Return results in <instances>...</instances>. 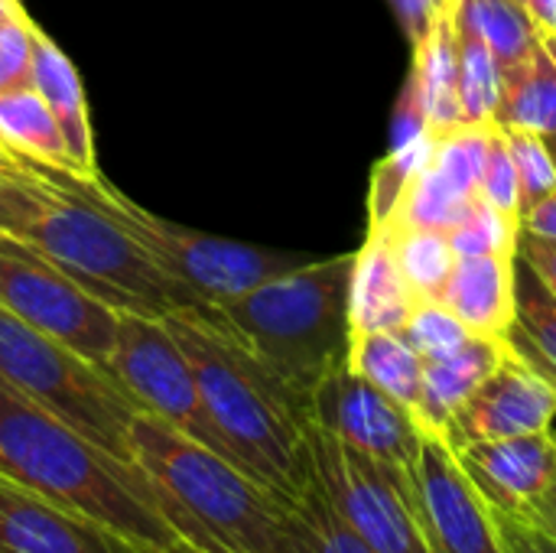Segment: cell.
<instances>
[{"label":"cell","instance_id":"1","mask_svg":"<svg viewBox=\"0 0 556 553\" xmlns=\"http://www.w3.org/2000/svg\"><path fill=\"white\" fill-rule=\"evenodd\" d=\"M182 345L208 420L228 453L251 479L280 499H293L313 476L309 401L267 368L215 313L179 310L166 316Z\"/></svg>","mask_w":556,"mask_h":553},{"label":"cell","instance_id":"2","mask_svg":"<svg viewBox=\"0 0 556 553\" xmlns=\"http://www.w3.org/2000/svg\"><path fill=\"white\" fill-rule=\"evenodd\" d=\"M0 476L98 525L137 553H166L182 544L156 512L140 469L117 463L7 378H0Z\"/></svg>","mask_w":556,"mask_h":553},{"label":"cell","instance_id":"3","mask_svg":"<svg viewBox=\"0 0 556 553\" xmlns=\"http://www.w3.org/2000/svg\"><path fill=\"white\" fill-rule=\"evenodd\" d=\"M130 453L182 544L199 553H280L283 499L238 463L153 414L134 417Z\"/></svg>","mask_w":556,"mask_h":553},{"label":"cell","instance_id":"4","mask_svg":"<svg viewBox=\"0 0 556 553\" xmlns=\"http://www.w3.org/2000/svg\"><path fill=\"white\" fill-rule=\"evenodd\" d=\"M352 267L355 254L309 261L215 306V313L267 368L309 401L329 372L349 365Z\"/></svg>","mask_w":556,"mask_h":553},{"label":"cell","instance_id":"5","mask_svg":"<svg viewBox=\"0 0 556 553\" xmlns=\"http://www.w3.org/2000/svg\"><path fill=\"white\" fill-rule=\"evenodd\" d=\"M46 173L55 192L20 241L33 244L81 290H88L117 313L166 319L179 310L208 306L182 284H176L156 264V257L111 215H104L75 189H68L55 169Z\"/></svg>","mask_w":556,"mask_h":553},{"label":"cell","instance_id":"6","mask_svg":"<svg viewBox=\"0 0 556 553\" xmlns=\"http://www.w3.org/2000/svg\"><path fill=\"white\" fill-rule=\"evenodd\" d=\"M0 378H7L33 404L78 430L85 440L134 466L130 424L140 407L114 385V378L62 345L59 339L26 326L0 306ZM137 469V466H134Z\"/></svg>","mask_w":556,"mask_h":553},{"label":"cell","instance_id":"7","mask_svg":"<svg viewBox=\"0 0 556 553\" xmlns=\"http://www.w3.org/2000/svg\"><path fill=\"white\" fill-rule=\"evenodd\" d=\"M59 176L65 179L68 189H75L94 209L111 215L127 235H134L176 284H182L192 297H199L208 306L238 300L248 290L316 261L309 254L244 244L235 238L202 235L186 225L166 222V218L147 212L143 205L130 202L104 176H94V179H81V176H68V173H59Z\"/></svg>","mask_w":556,"mask_h":553},{"label":"cell","instance_id":"8","mask_svg":"<svg viewBox=\"0 0 556 553\" xmlns=\"http://www.w3.org/2000/svg\"><path fill=\"white\" fill-rule=\"evenodd\" d=\"M306 443L319 489L368 548L378 553H433L414 495V473L371 460L313 424Z\"/></svg>","mask_w":556,"mask_h":553},{"label":"cell","instance_id":"9","mask_svg":"<svg viewBox=\"0 0 556 553\" xmlns=\"http://www.w3.org/2000/svg\"><path fill=\"white\" fill-rule=\"evenodd\" d=\"M101 368L140 407V414H153L179 433L228 456L202 404L195 372L166 319L117 313L114 349Z\"/></svg>","mask_w":556,"mask_h":553},{"label":"cell","instance_id":"10","mask_svg":"<svg viewBox=\"0 0 556 553\" xmlns=\"http://www.w3.org/2000/svg\"><path fill=\"white\" fill-rule=\"evenodd\" d=\"M0 306L94 365H104L114 349L117 310L13 235H0Z\"/></svg>","mask_w":556,"mask_h":553},{"label":"cell","instance_id":"11","mask_svg":"<svg viewBox=\"0 0 556 553\" xmlns=\"http://www.w3.org/2000/svg\"><path fill=\"white\" fill-rule=\"evenodd\" d=\"M309 424L404 473H414L424 443L414 414L349 365H339L316 385L309 394Z\"/></svg>","mask_w":556,"mask_h":553},{"label":"cell","instance_id":"12","mask_svg":"<svg viewBox=\"0 0 556 553\" xmlns=\"http://www.w3.org/2000/svg\"><path fill=\"white\" fill-rule=\"evenodd\" d=\"M414 495L433 553H508L492 505L469 482L443 437L424 433Z\"/></svg>","mask_w":556,"mask_h":553},{"label":"cell","instance_id":"13","mask_svg":"<svg viewBox=\"0 0 556 553\" xmlns=\"http://www.w3.org/2000/svg\"><path fill=\"white\" fill-rule=\"evenodd\" d=\"M556 424V381L528 365L521 355L508 352L505 362L476 388V394L459 407L446 430L453 450L505 440L525 433H544Z\"/></svg>","mask_w":556,"mask_h":553},{"label":"cell","instance_id":"14","mask_svg":"<svg viewBox=\"0 0 556 553\" xmlns=\"http://www.w3.org/2000/svg\"><path fill=\"white\" fill-rule=\"evenodd\" d=\"M456 460L495 512L525 521L554 476L556 437L554 430H544L505 440H482L459 447Z\"/></svg>","mask_w":556,"mask_h":553},{"label":"cell","instance_id":"15","mask_svg":"<svg viewBox=\"0 0 556 553\" xmlns=\"http://www.w3.org/2000/svg\"><path fill=\"white\" fill-rule=\"evenodd\" d=\"M0 553H137L98 525L0 476Z\"/></svg>","mask_w":556,"mask_h":553},{"label":"cell","instance_id":"16","mask_svg":"<svg viewBox=\"0 0 556 553\" xmlns=\"http://www.w3.org/2000/svg\"><path fill=\"white\" fill-rule=\"evenodd\" d=\"M508 352H511L508 339L472 336L466 345H459L450 355L424 359L420 394L414 404V420H417L420 433L446 440V430H450L453 417L459 414V407L505 362Z\"/></svg>","mask_w":556,"mask_h":553},{"label":"cell","instance_id":"17","mask_svg":"<svg viewBox=\"0 0 556 553\" xmlns=\"http://www.w3.org/2000/svg\"><path fill=\"white\" fill-rule=\"evenodd\" d=\"M420 300L407 287L397 264L391 231L384 225L368 228L365 244L355 251L349 319L352 332H401Z\"/></svg>","mask_w":556,"mask_h":553},{"label":"cell","instance_id":"18","mask_svg":"<svg viewBox=\"0 0 556 553\" xmlns=\"http://www.w3.org/2000/svg\"><path fill=\"white\" fill-rule=\"evenodd\" d=\"M515 257L508 254H476L456 257L453 274L440 303L456 313L472 336L508 339L515 326L518 303H515Z\"/></svg>","mask_w":556,"mask_h":553},{"label":"cell","instance_id":"19","mask_svg":"<svg viewBox=\"0 0 556 553\" xmlns=\"http://www.w3.org/2000/svg\"><path fill=\"white\" fill-rule=\"evenodd\" d=\"M29 85L39 91V98L46 101V108L52 111V117L62 127L68 160H72L68 176H81V179L101 176L98 156H94V130H91L85 85H81L78 68L72 65V59L62 52L59 42H52L46 36V29H39V36H36L33 81Z\"/></svg>","mask_w":556,"mask_h":553},{"label":"cell","instance_id":"20","mask_svg":"<svg viewBox=\"0 0 556 553\" xmlns=\"http://www.w3.org/2000/svg\"><path fill=\"white\" fill-rule=\"evenodd\" d=\"M401 98L417 108V114L437 137L463 127L456 88V7L446 10L414 46V65Z\"/></svg>","mask_w":556,"mask_h":553},{"label":"cell","instance_id":"21","mask_svg":"<svg viewBox=\"0 0 556 553\" xmlns=\"http://www.w3.org/2000/svg\"><path fill=\"white\" fill-rule=\"evenodd\" d=\"M492 124L544 140L556 137V59L544 39L531 59L502 72V98Z\"/></svg>","mask_w":556,"mask_h":553},{"label":"cell","instance_id":"22","mask_svg":"<svg viewBox=\"0 0 556 553\" xmlns=\"http://www.w3.org/2000/svg\"><path fill=\"white\" fill-rule=\"evenodd\" d=\"M0 143L36 166L72 173L62 127L33 85L0 95Z\"/></svg>","mask_w":556,"mask_h":553},{"label":"cell","instance_id":"23","mask_svg":"<svg viewBox=\"0 0 556 553\" xmlns=\"http://www.w3.org/2000/svg\"><path fill=\"white\" fill-rule=\"evenodd\" d=\"M280 553H378L368 548L352 525L332 508L316 476L293 495L283 499V548Z\"/></svg>","mask_w":556,"mask_h":553},{"label":"cell","instance_id":"24","mask_svg":"<svg viewBox=\"0 0 556 553\" xmlns=\"http://www.w3.org/2000/svg\"><path fill=\"white\" fill-rule=\"evenodd\" d=\"M349 368L414 414L424 359L401 332H352Z\"/></svg>","mask_w":556,"mask_h":553},{"label":"cell","instance_id":"25","mask_svg":"<svg viewBox=\"0 0 556 553\" xmlns=\"http://www.w3.org/2000/svg\"><path fill=\"white\" fill-rule=\"evenodd\" d=\"M456 23L492 49L502 72L531 59L544 39L518 0H456Z\"/></svg>","mask_w":556,"mask_h":553},{"label":"cell","instance_id":"26","mask_svg":"<svg viewBox=\"0 0 556 553\" xmlns=\"http://www.w3.org/2000/svg\"><path fill=\"white\" fill-rule=\"evenodd\" d=\"M479 196L459 189L450 176H443L433 160L417 173V179L407 186L404 199L397 202L394 215L384 225L394 228H437V231H453L466 212L476 205Z\"/></svg>","mask_w":556,"mask_h":553},{"label":"cell","instance_id":"27","mask_svg":"<svg viewBox=\"0 0 556 553\" xmlns=\"http://www.w3.org/2000/svg\"><path fill=\"white\" fill-rule=\"evenodd\" d=\"M456 88L463 127L492 124L502 98V65L492 49L456 23Z\"/></svg>","mask_w":556,"mask_h":553},{"label":"cell","instance_id":"28","mask_svg":"<svg viewBox=\"0 0 556 553\" xmlns=\"http://www.w3.org/2000/svg\"><path fill=\"white\" fill-rule=\"evenodd\" d=\"M384 228L391 231L397 264H401L414 297L420 303L424 300L440 303L446 280L453 274V264H456L450 235L437 231V228H394V225H384Z\"/></svg>","mask_w":556,"mask_h":553},{"label":"cell","instance_id":"29","mask_svg":"<svg viewBox=\"0 0 556 553\" xmlns=\"http://www.w3.org/2000/svg\"><path fill=\"white\" fill-rule=\"evenodd\" d=\"M437 137L427 130L420 137H410L404 143H391L388 156L375 163L371 169V189H368V228L384 225L397 202L404 199L407 186L417 179V173L433 160Z\"/></svg>","mask_w":556,"mask_h":553},{"label":"cell","instance_id":"30","mask_svg":"<svg viewBox=\"0 0 556 553\" xmlns=\"http://www.w3.org/2000/svg\"><path fill=\"white\" fill-rule=\"evenodd\" d=\"M515 332L547 368L556 372V297L534 277L525 261H515Z\"/></svg>","mask_w":556,"mask_h":553},{"label":"cell","instance_id":"31","mask_svg":"<svg viewBox=\"0 0 556 553\" xmlns=\"http://www.w3.org/2000/svg\"><path fill=\"white\" fill-rule=\"evenodd\" d=\"M518 235L521 225L515 218H505L482 199L466 212V218L450 231V244L456 257H476V254H518Z\"/></svg>","mask_w":556,"mask_h":553},{"label":"cell","instance_id":"32","mask_svg":"<svg viewBox=\"0 0 556 553\" xmlns=\"http://www.w3.org/2000/svg\"><path fill=\"white\" fill-rule=\"evenodd\" d=\"M401 336L410 342V349L420 359L450 355V352H456L459 345H466L472 339V332L466 329V323L456 313H450L443 303H437V300L417 303L414 313H410V319L404 323Z\"/></svg>","mask_w":556,"mask_h":553},{"label":"cell","instance_id":"33","mask_svg":"<svg viewBox=\"0 0 556 553\" xmlns=\"http://www.w3.org/2000/svg\"><path fill=\"white\" fill-rule=\"evenodd\" d=\"M502 130V127H498ZM518 169V186H521V215L531 212L541 199L556 192V163L547 150V140L538 134L525 130H502Z\"/></svg>","mask_w":556,"mask_h":553},{"label":"cell","instance_id":"34","mask_svg":"<svg viewBox=\"0 0 556 553\" xmlns=\"http://www.w3.org/2000/svg\"><path fill=\"white\" fill-rule=\"evenodd\" d=\"M36 36L39 26L26 13V7H16L7 20H0V95L13 88H29Z\"/></svg>","mask_w":556,"mask_h":553},{"label":"cell","instance_id":"35","mask_svg":"<svg viewBox=\"0 0 556 553\" xmlns=\"http://www.w3.org/2000/svg\"><path fill=\"white\" fill-rule=\"evenodd\" d=\"M55 186L46 166H36L33 179H3L0 176V235L23 238L26 228L39 218Z\"/></svg>","mask_w":556,"mask_h":553},{"label":"cell","instance_id":"36","mask_svg":"<svg viewBox=\"0 0 556 553\" xmlns=\"http://www.w3.org/2000/svg\"><path fill=\"white\" fill-rule=\"evenodd\" d=\"M479 199L485 205H492L495 212H502L505 218H515L521 225V186H518V169L508 150L505 134L495 127L492 130V147H489V160L479 179Z\"/></svg>","mask_w":556,"mask_h":553},{"label":"cell","instance_id":"37","mask_svg":"<svg viewBox=\"0 0 556 553\" xmlns=\"http://www.w3.org/2000/svg\"><path fill=\"white\" fill-rule=\"evenodd\" d=\"M391 7H394V13H397L401 29H404L407 39H410V46H417V42L430 33V26H433L446 10L456 7V0H391Z\"/></svg>","mask_w":556,"mask_h":553},{"label":"cell","instance_id":"38","mask_svg":"<svg viewBox=\"0 0 556 553\" xmlns=\"http://www.w3.org/2000/svg\"><path fill=\"white\" fill-rule=\"evenodd\" d=\"M518 261H525L534 277L556 297V241L534 238V235H518Z\"/></svg>","mask_w":556,"mask_h":553},{"label":"cell","instance_id":"39","mask_svg":"<svg viewBox=\"0 0 556 553\" xmlns=\"http://www.w3.org/2000/svg\"><path fill=\"white\" fill-rule=\"evenodd\" d=\"M521 231H525V235H534V238L556 241V192H551V196L541 199L531 212L521 215Z\"/></svg>","mask_w":556,"mask_h":553},{"label":"cell","instance_id":"40","mask_svg":"<svg viewBox=\"0 0 556 553\" xmlns=\"http://www.w3.org/2000/svg\"><path fill=\"white\" fill-rule=\"evenodd\" d=\"M554 430V427H551ZM556 437V430H554ZM534 531H541V535H547V538H554L556 541V466H554V476H551V482H547V489H544V495L538 499V505L528 512V518H525Z\"/></svg>","mask_w":556,"mask_h":553},{"label":"cell","instance_id":"41","mask_svg":"<svg viewBox=\"0 0 556 553\" xmlns=\"http://www.w3.org/2000/svg\"><path fill=\"white\" fill-rule=\"evenodd\" d=\"M495 512V508H492ZM495 521H498V531H502V541H505V551L508 553H538L534 541H531V528L515 518V515H505V512H495Z\"/></svg>","mask_w":556,"mask_h":553},{"label":"cell","instance_id":"42","mask_svg":"<svg viewBox=\"0 0 556 553\" xmlns=\"http://www.w3.org/2000/svg\"><path fill=\"white\" fill-rule=\"evenodd\" d=\"M518 3L531 13V20L538 23L541 36L556 39V0H518Z\"/></svg>","mask_w":556,"mask_h":553},{"label":"cell","instance_id":"43","mask_svg":"<svg viewBox=\"0 0 556 553\" xmlns=\"http://www.w3.org/2000/svg\"><path fill=\"white\" fill-rule=\"evenodd\" d=\"M0 176H3V179H33V176H36V163L16 156L13 150H7V147L0 143Z\"/></svg>","mask_w":556,"mask_h":553},{"label":"cell","instance_id":"44","mask_svg":"<svg viewBox=\"0 0 556 553\" xmlns=\"http://www.w3.org/2000/svg\"><path fill=\"white\" fill-rule=\"evenodd\" d=\"M525 525H528V521H525ZM528 528H531V525H528ZM531 541H534L538 553H556L554 538H547V535H541V531H534V528H531Z\"/></svg>","mask_w":556,"mask_h":553},{"label":"cell","instance_id":"45","mask_svg":"<svg viewBox=\"0 0 556 553\" xmlns=\"http://www.w3.org/2000/svg\"><path fill=\"white\" fill-rule=\"evenodd\" d=\"M16 7H23L20 0H0V20H7Z\"/></svg>","mask_w":556,"mask_h":553},{"label":"cell","instance_id":"46","mask_svg":"<svg viewBox=\"0 0 556 553\" xmlns=\"http://www.w3.org/2000/svg\"><path fill=\"white\" fill-rule=\"evenodd\" d=\"M544 46L551 49V55H554V59H556V39H551V36H544Z\"/></svg>","mask_w":556,"mask_h":553},{"label":"cell","instance_id":"47","mask_svg":"<svg viewBox=\"0 0 556 553\" xmlns=\"http://www.w3.org/2000/svg\"><path fill=\"white\" fill-rule=\"evenodd\" d=\"M166 553H199V551H192L189 544H179V548H173V551H166Z\"/></svg>","mask_w":556,"mask_h":553},{"label":"cell","instance_id":"48","mask_svg":"<svg viewBox=\"0 0 556 553\" xmlns=\"http://www.w3.org/2000/svg\"><path fill=\"white\" fill-rule=\"evenodd\" d=\"M547 150H551V156H554L556 163V137H547Z\"/></svg>","mask_w":556,"mask_h":553}]
</instances>
